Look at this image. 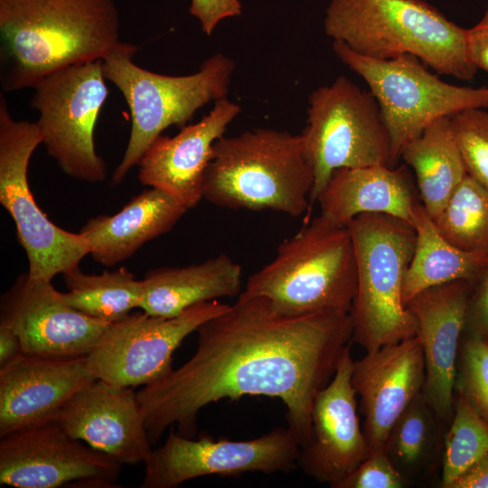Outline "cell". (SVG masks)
<instances>
[{
    "label": "cell",
    "instance_id": "obj_20",
    "mask_svg": "<svg viewBox=\"0 0 488 488\" xmlns=\"http://www.w3.org/2000/svg\"><path fill=\"white\" fill-rule=\"evenodd\" d=\"M425 378L423 347L418 335L354 361L352 383L360 396L362 431L372 451L384 449L393 425L422 392Z\"/></svg>",
    "mask_w": 488,
    "mask_h": 488
},
{
    "label": "cell",
    "instance_id": "obj_38",
    "mask_svg": "<svg viewBox=\"0 0 488 488\" xmlns=\"http://www.w3.org/2000/svg\"><path fill=\"white\" fill-rule=\"evenodd\" d=\"M23 354L19 337L9 328L0 326V368Z\"/></svg>",
    "mask_w": 488,
    "mask_h": 488
},
{
    "label": "cell",
    "instance_id": "obj_23",
    "mask_svg": "<svg viewBox=\"0 0 488 488\" xmlns=\"http://www.w3.org/2000/svg\"><path fill=\"white\" fill-rule=\"evenodd\" d=\"M187 209L165 192L150 188L133 197L118 212L89 219L80 230L93 259L106 267L133 256L145 243L168 231Z\"/></svg>",
    "mask_w": 488,
    "mask_h": 488
},
{
    "label": "cell",
    "instance_id": "obj_11",
    "mask_svg": "<svg viewBox=\"0 0 488 488\" xmlns=\"http://www.w3.org/2000/svg\"><path fill=\"white\" fill-rule=\"evenodd\" d=\"M103 60L86 61L59 69L34 87L30 105L42 145L61 171L76 180H106L107 165L95 149L94 129L108 90Z\"/></svg>",
    "mask_w": 488,
    "mask_h": 488
},
{
    "label": "cell",
    "instance_id": "obj_8",
    "mask_svg": "<svg viewBox=\"0 0 488 488\" xmlns=\"http://www.w3.org/2000/svg\"><path fill=\"white\" fill-rule=\"evenodd\" d=\"M301 136L314 172L311 203L337 169L398 163L377 100L343 75L310 94Z\"/></svg>",
    "mask_w": 488,
    "mask_h": 488
},
{
    "label": "cell",
    "instance_id": "obj_22",
    "mask_svg": "<svg viewBox=\"0 0 488 488\" xmlns=\"http://www.w3.org/2000/svg\"><path fill=\"white\" fill-rule=\"evenodd\" d=\"M418 195L407 164L373 165L335 170L316 202L321 215L341 226L362 213L389 214L412 225Z\"/></svg>",
    "mask_w": 488,
    "mask_h": 488
},
{
    "label": "cell",
    "instance_id": "obj_3",
    "mask_svg": "<svg viewBox=\"0 0 488 488\" xmlns=\"http://www.w3.org/2000/svg\"><path fill=\"white\" fill-rule=\"evenodd\" d=\"M326 35L372 59L412 54L438 74L461 80L478 71L468 51L467 29L424 0H331Z\"/></svg>",
    "mask_w": 488,
    "mask_h": 488
},
{
    "label": "cell",
    "instance_id": "obj_19",
    "mask_svg": "<svg viewBox=\"0 0 488 488\" xmlns=\"http://www.w3.org/2000/svg\"><path fill=\"white\" fill-rule=\"evenodd\" d=\"M57 421L71 437L122 465L145 464L153 451L133 388L97 379L67 402Z\"/></svg>",
    "mask_w": 488,
    "mask_h": 488
},
{
    "label": "cell",
    "instance_id": "obj_21",
    "mask_svg": "<svg viewBox=\"0 0 488 488\" xmlns=\"http://www.w3.org/2000/svg\"><path fill=\"white\" fill-rule=\"evenodd\" d=\"M240 109L239 104L221 99L208 115L174 136L160 135L138 163L139 182L165 192L187 210L194 208L203 199L213 145Z\"/></svg>",
    "mask_w": 488,
    "mask_h": 488
},
{
    "label": "cell",
    "instance_id": "obj_4",
    "mask_svg": "<svg viewBox=\"0 0 488 488\" xmlns=\"http://www.w3.org/2000/svg\"><path fill=\"white\" fill-rule=\"evenodd\" d=\"M313 186L301 134L256 128L214 143L203 199L221 208L272 210L296 218L309 208Z\"/></svg>",
    "mask_w": 488,
    "mask_h": 488
},
{
    "label": "cell",
    "instance_id": "obj_5",
    "mask_svg": "<svg viewBox=\"0 0 488 488\" xmlns=\"http://www.w3.org/2000/svg\"><path fill=\"white\" fill-rule=\"evenodd\" d=\"M357 286L355 253L347 226L321 214L277 248L240 295L266 298L279 313L349 314Z\"/></svg>",
    "mask_w": 488,
    "mask_h": 488
},
{
    "label": "cell",
    "instance_id": "obj_29",
    "mask_svg": "<svg viewBox=\"0 0 488 488\" xmlns=\"http://www.w3.org/2000/svg\"><path fill=\"white\" fill-rule=\"evenodd\" d=\"M433 221L455 247L488 255V188L467 174Z\"/></svg>",
    "mask_w": 488,
    "mask_h": 488
},
{
    "label": "cell",
    "instance_id": "obj_27",
    "mask_svg": "<svg viewBox=\"0 0 488 488\" xmlns=\"http://www.w3.org/2000/svg\"><path fill=\"white\" fill-rule=\"evenodd\" d=\"M444 427L423 392L411 401L393 425L384 451L409 483L435 465L437 454L444 449Z\"/></svg>",
    "mask_w": 488,
    "mask_h": 488
},
{
    "label": "cell",
    "instance_id": "obj_15",
    "mask_svg": "<svg viewBox=\"0 0 488 488\" xmlns=\"http://www.w3.org/2000/svg\"><path fill=\"white\" fill-rule=\"evenodd\" d=\"M109 324L73 308L52 281L32 278L28 272L0 298V326L19 337L27 355L87 356Z\"/></svg>",
    "mask_w": 488,
    "mask_h": 488
},
{
    "label": "cell",
    "instance_id": "obj_12",
    "mask_svg": "<svg viewBox=\"0 0 488 488\" xmlns=\"http://www.w3.org/2000/svg\"><path fill=\"white\" fill-rule=\"evenodd\" d=\"M229 306L212 300L173 317L130 313L103 333L87 355L89 369L96 379L119 387L152 384L173 371V355L183 341Z\"/></svg>",
    "mask_w": 488,
    "mask_h": 488
},
{
    "label": "cell",
    "instance_id": "obj_7",
    "mask_svg": "<svg viewBox=\"0 0 488 488\" xmlns=\"http://www.w3.org/2000/svg\"><path fill=\"white\" fill-rule=\"evenodd\" d=\"M347 227L357 272L349 313L352 341L371 352L416 336V317L402 301L404 277L416 243L414 227L384 213L360 214Z\"/></svg>",
    "mask_w": 488,
    "mask_h": 488
},
{
    "label": "cell",
    "instance_id": "obj_28",
    "mask_svg": "<svg viewBox=\"0 0 488 488\" xmlns=\"http://www.w3.org/2000/svg\"><path fill=\"white\" fill-rule=\"evenodd\" d=\"M65 302L82 314L113 324L139 308L143 282L126 267L101 274H86L80 267L63 275Z\"/></svg>",
    "mask_w": 488,
    "mask_h": 488
},
{
    "label": "cell",
    "instance_id": "obj_33",
    "mask_svg": "<svg viewBox=\"0 0 488 488\" xmlns=\"http://www.w3.org/2000/svg\"><path fill=\"white\" fill-rule=\"evenodd\" d=\"M408 484L381 449L373 450L336 488H404Z\"/></svg>",
    "mask_w": 488,
    "mask_h": 488
},
{
    "label": "cell",
    "instance_id": "obj_25",
    "mask_svg": "<svg viewBox=\"0 0 488 488\" xmlns=\"http://www.w3.org/2000/svg\"><path fill=\"white\" fill-rule=\"evenodd\" d=\"M412 226L416 243L403 282L405 306L416 295L437 285L460 279L475 285L488 265L487 254L465 251L449 243L421 202L414 210Z\"/></svg>",
    "mask_w": 488,
    "mask_h": 488
},
{
    "label": "cell",
    "instance_id": "obj_17",
    "mask_svg": "<svg viewBox=\"0 0 488 488\" xmlns=\"http://www.w3.org/2000/svg\"><path fill=\"white\" fill-rule=\"evenodd\" d=\"M96 380L87 356L20 355L0 368V437L57 421L67 402Z\"/></svg>",
    "mask_w": 488,
    "mask_h": 488
},
{
    "label": "cell",
    "instance_id": "obj_13",
    "mask_svg": "<svg viewBox=\"0 0 488 488\" xmlns=\"http://www.w3.org/2000/svg\"><path fill=\"white\" fill-rule=\"evenodd\" d=\"M300 445L286 427H277L249 440L198 439L174 433L153 449L145 463L142 488H175L197 477L245 473H287L297 466Z\"/></svg>",
    "mask_w": 488,
    "mask_h": 488
},
{
    "label": "cell",
    "instance_id": "obj_2",
    "mask_svg": "<svg viewBox=\"0 0 488 488\" xmlns=\"http://www.w3.org/2000/svg\"><path fill=\"white\" fill-rule=\"evenodd\" d=\"M113 0H0V84L33 88L63 67L104 60L121 42Z\"/></svg>",
    "mask_w": 488,
    "mask_h": 488
},
{
    "label": "cell",
    "instance_id": "obj_37",
    "mask_svg": "<svg viewBox=\"0 0 488 488\" xmlns=\"http://www.w3.org/2000/svg\"><path fill=\"white\" fill-rule=\"evenodd\" d=\"M449 488H488V451L455 480Z\"/></svg>",
    "mask_w": 488,
    "mask_h": 488
},
{
    "label": "cell",
    "instance_id": "obj_34",
    "mask_svg": "<svg viewBox=\"0 0 488 488\" xmlns=\"http://www.w3.org/2000/svg\"><path fill=\"white\" fill-rule=\"evenodd\" d=\"M463 336L488 341V265L470 294Z\"/></svg>",
    "mask_w": 488,
    "mask_h": 488
},
{
    "label": "cell",
    "instance_id": "obj_26",
    "mask_svg": "<svg viewBox=\"0 0 488 488\" xmlns=\"http://www.w3.org/2000/svg\"><path fill=\"white\" fill-rule=\"evenodd\" d=\"M399 157L413 169L421 203L434 219L466 175L451 117L427 125L419 136L403 145Z\"/></svg>",
    "mask_w": 488,
    "mask_h": 488
},
{
    "label": "cell",
    "instance_id": "obj_9",
    "mask_svg": "<svg viewBox=\"0 0 488 488\" xmlns=\"http://www.w3.org/2000/svg\"><path fill=\"white\" fill-rule=\"evenodd\" d=\"M333 50L369 86L379 104L397 161L403 145L434 120L469 108H488V87L447 83L412 54L372 59L354 52L339 41H333Z\"/></svg>",
    "mask_w": 488,
    "mask_h": 488
},
{
    "label": "cell",
    "instance_id": "obj_30",
    "mask_svg": "<svg viewBox=\"0 0 488 488\" xmlns=\"http://www.w3.org/2000/svg\"><path fill=\"white\" fill-rule=\"evenodd\" d=\"M454 416L445 434L440 487L451 483L488 451V422L455 393Z\"/></svg>",
    "mask_w": 488,
    "mask_h": 488
},
{
    "label": "cell",
    "instance_id": "obj_14",
    "mask_svg": "<svg viewBox=\"0 0 488 488\" xmlns=\"http://www.w3.org/2000/svg\"><path fill=\"white\" fill-rule=\"evenodd\" d=\"M119 462L71 437L53 421L0 440V483L17 488L113 487Z\"/></svg>",
    "mask_w": 488,
    "mask_h": 488
},
{
    "label": "cell",
    "instance_id": "obj_36",
    "mask_svg": "<svg viewBox=\"0 0 488 488\" xmlns=\"http://www.w3.org/2000/svg\"><path fill=\"white\" fill-rule=\"evenodd\" d=\"M467 44L474 64L488 73V1L481 20L467 29Z\"/></svg>",
    "mask_w": 488,
    "mask_h": 488
},
{
    "label": "cell",
    "instance_id": "obj_32",
    "mask_svg": "<svg viewBox=\"0 0 488 488\" xmlns=\"http://www.w3.org/2000/svg\"><path fill=\"white\" fill-rule=\"evenodd\" d=\"M466 174L488 188V110L474 108L451 117Z\"/></svg>",
    "mask_w": 488,
    "mask_h": 488
},
{
    "label": "cell",
    "instance_id": "obj_1",
    "mask_svg": "<svg viewBox=\"0 0 488 488\" xmlns=\"http://www.w3.org/2000/svg\"><path fill=\"white\" fill-rule=\"evenodd\" d=\"M196 332L192 356L137 392L152 445L174 425L193 437L204 407L249 395L280 399L304 446L314 398L333 379L353 327L350 314H286L264 297L239 294Z\"/></svg>",
    "mask_w": 488,
    "mask_h": 488
},
{
    "label": "cell",
    "instance_id": "obj_18",
    "mask_svg": "<svg viewBox=\"0 0 488 488\" xmlns=\"http://www.w3.org/2000/svg\"><path fill=\"white\" fill-rule=\"evenodd\" d=\"M473 287L464 279L447 282L423 290L406 305L416 317L417 335L423 347L426 378L422 392L446 427L454 416L458 350Z\"/></svg>",
    "mask_w": 488,
    "mask_h": 488
},
{
    "label": "cell",
    "instance_id": "obj_24",
    "mask_svg": "<svg viewBox=\"0 0 488 488\" xmlns=\"http://www.w3.org/2000/svg\"><path fill=\"white\" fill-rule=\"evenodd\" d=\"M241 266L226 254L185 267H163L145 273L139 308L148 314L173 317L185 309L240 294Z\"/></svg>",
    "mask_w": 488,
    "mask_h": 488
},
{
    "label": "cell",
    "instance_id": "obj_35",
    "mask_svg": "<svg viewBox=\"0 0 488 488\" xmlns=\"http://www.w3.org/2000/svg\"><path fill=\"white\" fill-rule=\"evenodd\" d=\"M189 12L211 35L221 20L241 14L242 5L239 0H191Z\"/></svg>",
    "mask_w": 488,
    "mask_h": 488
},
{
    "label": "cell",
    "instance_id": "obj_16",
    "mask_svg": "<svg viewBox=\"0 0 488 488\" xmlns=\"http://www.w3.org/2000/svg\"><path fill=\"white\" fill-rule=\"evenodd\" d=\"M353 364L349 344L333 379L314 398L309 437L297 461L306 475L332 488L372 452L357 414V393L352 383Z\"/></svg>",
    "mask_w": 488,
    "mask_h": 488
},
{
    "label": "cell",
    "instance_id": "obj_31",
    "mask_svg": "<svg viewBox=\"0 0 488 488\" xmlns=\"http://www.w3.org/2000/svg\"><path fill=\"white\" fill-rule=\"evenodd\" d=\"M455 390L488 422V341L462 335Z\"/></svg>",
    "mask_w": 488,
    "mask_h": 488
},
{
    "label": "cell",
    "instance_id": "obj_6",
    "mask_svg": "<svg viewBox=\"0 0 488 488\" xmlns=\"http://www.w3.org/2000/svg\"><path fill=\"white\" fill-rule=\"evenodd\" d=\"M137 46L120 42L103 60V72L122 93L130 111L131 130L122 160L111 176V185L121 183L152 143L170 126L183 127L195 112L226 99L235 69L222 53L205 60L190 75L169 76L152 72L133 61Z\"/></svg>",
    "mask_w": 488,
    "mask_h": 488
},
{
    "label": "cell",
    "instance_id": "obj_10",
    "mask_svg": "<svg viewBox=\"0 0 488 488\" xmlns=\"http://www.w3.org/2000/svg\"><path fill=\"white\" fill-rule=\"evenodd\" d=\"M42 144L36 122L16 120L0 95V203L13 219L32 278L52 281L79 267L90 252L87 239L65 230L37 205L28 182L30 159Z\"/></svg>",
    "mask_w": 488,
    "mask_h": 488
}]
</instances>
